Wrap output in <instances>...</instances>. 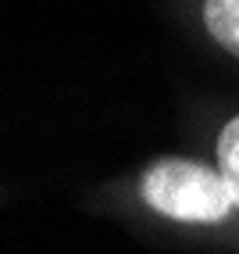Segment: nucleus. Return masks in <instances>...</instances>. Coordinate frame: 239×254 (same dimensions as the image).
<instances>
[{"label": "nucleus", "mask_w": 239, "mask_h": 254, "mask_svg": "<svg viewBox=\"0 0 239 254\" xmlns=\"http://www.w3.org/2000/svg\"><path fill=\"white\" fill-rule=\"evenodd\" d=\"M140 193L157 215L175 218V222L214 226V222H225L236 208L225 176L190 158L153 161L143 172Z\"/></svg>", "instance_id": "nucleus-1"}, {"label": "nucleus", "mask_w": 239, "mask_h": 254, "mask_svg": "<svg viewBox=\"0 0 239 254\" xmlns=\"http://www.w3.org/2000/svg\"><path fill=\"white\" fill-rule=\"evenodd\" d=\"M200 14L211 40L239 58V0H200Z\"/></svg>", "instance_id": "nucleus-2"}, {"label": "nucleus", "mask_w": 239, "mask_h": 254, "mask_svg": "<svg viewBox=\"0 0 239 254\" xmlns=\"http://www.w3.org/2000/svg\"><path fill=\"white\" fill-rule=\"evenodd\" d=\"M218 172L225 176L229 190H232V200L239 208V115L221 129V136H218Z\"/></svg>", "instance_id": "nucleus-3"}]
</instances>
